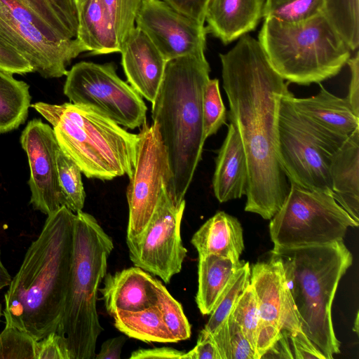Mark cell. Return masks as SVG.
Wrapping results in <instances>:
<instances>
[{
	"label": "cell",
	"instance_id": "obj_1",
	"mask_svg": "<svg viewBox=\"0 0 359 359\" xmlns=\"http://www.w3.org/2000/svg\"><path fill=\"white\" fill-rule=\"evenodd\" d=\"M219 56L228 117L247 161L245 210L271 219L290 190L278 154V108L289 83L273 69L258 40L249 34Z\"/></svg>",
	"mask_w": 359,
	"mask_h": 359
},
{
	"label": "cell",
	"instance_id": "obj_2",
	"mask_svg": "<svg viewBox=\"0 0 359 359\" xmlns=\"http://www.w3.org/2000/svg\"><path fill=\"white\" fill-rule=\"evenodd\" d=\"M4 294L6 325L39 341L56 332L72 276L75 213L62 206L47 215Z\"/></svg>",
	"mask_w": 359,
	"mask_h": 359
},
{
	"label": "cell",
	"instance_id": "obj_3",
	"mask_svg": "<svg viewBox=\"0 0 359 359\" xmlns=\"http://www.w3.org/2000/svg\"><path fill=\"white\" fill-rule=\"evenodd\" d=\"M210 67L205 53L168 60L151 107L172 174L167 189L177 203L184 196L202 158L205 141L203 95Z\"/></svg>",
	"mask_w": 359,
	"mask_h": 359
},
{
	"label": "cell",
	"instance_id": "obj_4",
	"mask_svg": "<svg viewBox=\"0 0 359 359\" xmlns=\"http://www.w3.org/2000/svg\"><path fill=\"white\" fill-rule=\"evenodd\" d=\"M282 264L302 330L326 359L340 352L332 306L339 283L353 257L343 241L294 248H273Z\"/></svg>",
	"mask_w": 359,
	"mask_h": 359
},
{
	"label": "cell",
	"instance_id": "obj_5",
	"mask_svg": "<svg viewBox=\"0 0 359 359\" xmlns=\"http://www.w3.org/2000/svg\"><path fill=\"white\" fill-rule=\"evenodd\" d=\"M31 107L52 126L60 148L88 178L111 180L133 174L139 135L90 106L39 102Z\"/></svg>",
	"mask_w": 359,
	"mask_h": 359
},
{
	"label": "cell",
	"instance_id": "obj_6",
	"mask_svg": "<svg viewBox=\"0 0 359 359\" xmlns=\"http://www.w3.org/2000/svg\"><path fill=\"white\" fill-rule=\"evenodd\" d=\"M112 238L91 215L75 213L72 276L56 331L69 359H93L103 330L97 311L99 286L107 273Z\"/></svg>",
	"mask_w": 359,
	"mask_h": 359
},
{
	"label": "cell",
	"instance_id": "obj_7",
	"mask_svg": "<svg viewBox=\"0 0 359 359\" xmlns=\"http://www.w3.org/2000/svg\"><path fill=\"white\" fill-rule=\"evenodd\" d=\"M258 41L273 69L302 86L337 76L352 53L323 14L297 24L266 18Z\"/></svg>",
	"mask_w": 359,
	"mask_h": 359
},
{
	"label": "cell",
	"instance_id": "obj_8",
	"mask_svg": "<svg viewBox=\"0 0 359 359\" xmlns=\"http://www.w3.org/2000/svg\"><path fill=\"white\" fill-rule=\"evenodd\" d=\"M0 37L44 78L66 76L72 60L86 52L47 0H0Z\"/></svg>",
	"mask_w": 359,
	"mask_h": 359
},
{
	"label": "cell",
	"instance_id": "obj_9",
	"mask_svg": "<svg viewBox=\"0 0 359 359\" xmlns=\"http://www.w3.org/2000/svg\"><path fill=\"white\" fill-rule=\"evenodd\" d=\"M355 222L337 202L332 193L290 183L283 205L271 219L273 248H294L343 241Z\"/></svg>",
	"mask_w": 359,
	"mask_h": 359
},
{
	"label": "cell",
	"instance_id": "obj_10",
	"mask_svg": "<svg viewBox=\"0 0 359 359\" xmlns=\"http://www.w3.org/2000/svg\"><path fill=\"white\" fill-rule=\"evenodd\" d=\"M282 95L278 118V154L289 183L332 193L330 175L332 155L341 147L312 128L296 111L287 94Z\"/></svg>",
	"mask_w": 359,
	"mask_h": 359
},
{
	"label": "cell",
	"instance_id": "obj_11",
	"mask_svg": "<svg viewBox=\"0 0 359 359\" xmlns=\"http://www.w3.org/2000/svg\"><path fill=\"white\" fill-rule=\"evenodd\" d=\"M63 92L70 102L94 107L124 128L133 130L146 121L142 97L118 76L113 62L75 64L66 74Z\"/></svg>",
	"mask_w": 359,
	"mask_h": 359
},
{
	"label": "cell",
	"instance_id": "obj_12",
	"mask_svg": "<svg viewBox=\"0 0 359 359\" xmlns=\"http://www.w3.org/2000/svg\"><path fill=\"white\" fill-rule=\"evenodd\" d=\"M185 201L176 203L164 187L156 208L145 229L126 238L130 259L135 266L169 283L187 257L180 233Z\"/></svg>",
	"mask_w": 359,
	"mask_h": 359
},
{
	"label": "cell",
	"instance_id": "obj_13",
	"mask_svg": "<svg viewBox=\"0 0 359 359\" xmlns=\"http://www.w3.org/2000/svg\"><path fill=\"white\" fill-rule=\"evenodd\" d=\"M139 135L136 161L126 191L129 209L126 238L140 234L149 223L164 187L172 178L168 154L158 125L147 121Z\"/></svg>",
	"mask_w": 359,
	"mask_h": 359
},
{
	"label": "cell",
	"instance_id": "obj_14",
	"mask_svg": "<svg viewBox=\"0 0 359 359\" xmlns=\"http://www.w3.org/2000/svg\"><path fill=\"white\" fill-rule=\"evenodd\" d=\"M250 284L257 299L259 323L255 348L260 359L283 330H302L301 322L280 260L271 255L250 268Z\"/></svg>",
	"mask_w": 359,
	"mask_h": 359
},
{
	"label": "cell",
	"instance_id": "obj_15",
	"mask_svg": "<svg viewBox=\"0 0 359 359\" xmlns=\"http://www.w3.org/2000/svg\"><path fill=\"white\" fill-rule=\"evenodd\" d=\"M135 26L148 36L166 61L205 53V25L177 11L163 0H144Z\"/></svg>",
	"mask_w": 359,
	"mask_h": 359
},
{
	"label": "cell",
	"instance_id": "obj_16",
	"mask_svg": "<svg viewBox=\"0 0 359 359\" xmlns=\"http://www.w3.org/2000/svg\"><path fill=\"white\" fill-rule=\"evenodd\" d=\"M20 143L30 168V204L48 215L65 206L56 161L59 145L53 129L41 119H32L22 130Z\"/></svg>",
	"mask_w": 359,
	"mask_h": 359
},
{
	"label": "cell",
	"instance_id": "obj_17",
	"mask_svg": "<svg viewBox=\"0 0 359 359\" xmlns=\"http://www.w3.org/2000/svg\"><path fill=\"white\" fill-rule=\"evenodd\" d=\"M316 95L298 98L290 92L287 96L296 111L319 135L340 147L359 128V116L356 115L347 99L339 97L318 83Z\"/></svg>",
	"mask_w": 359,
	"mask_h": 359
},
{
	"label": "cell",
	"instance_id": "obj_18",
	"mask_svg": "<svg viewBox=\"0 0 359 359\" xmlns=\"http://www.w3.org/2000/svg\"><path fill=\"white\" fill-rule=\"evenodd\" d=\"M128 83L144 98L154 100L168 61L136 26L120 46Z\"/></svg>",
	"mask_w": 359,
	"mask_h": 359
},
{
	"label": "cell",
	"instance_id": "obj_19",
	"mask_svg": "<svg viewBox=\"0 0 359 359\" xmlns=\"http://www.w3.org/2000/svg\"><path fill=\"white\" fill-rule=\"evenodd\" d=\"M99 288L107 313L138 311L155 306L156 279L136 266L114 273H106Z\"/></svg>",
	"mask_w": 359,
	"mask_h": 359
},
{
	"label": "cell",
	"instance_id": "obj_20",
	"mask_svg": "<svg viewBox=\"0 0 359 359\" xmlns=\"http://www.w3.org/2000/svg\"><path fill=\"white\" fill-rule=\"evenodd\" d=\"M266 0H208L205 22L210 34L227 45L255 30L262 18Z\"/></svg>",
	"mask_w": 359,
	"mask_h": 359
},
{
	"label": "cell",
	"instance_id": "obj_21",
	"mask_svg": "<svg viewBox=\"0 0 359 359\" xmlns=\"http://www.w3.org/2000/svg\"><path fill=\"white\" fill-rule=\"evenodd\" d=\"M248 182V166L239 135L230 123L215 159L212 189L220 203L242 198Z\"/></svg>",
	"mask_w": 359,
	"mask_h": 359
},
{
	"label": "cell",
	"instance_id": "obj_22",
	"mask_svg": "<svg viewBox=\"0 0 359 359\" xmlns=\"http://www.w3.org/2000/svg\"><path fill=\"white\" fill-rule=\"evenodd\" d=\"M330 175L335 200L359 223V128L332 155Z\"/></svg>",
	"mask_w": 359,
	"mask_h": 359
},
{
	"label": "cell",
	"instance_id": "obj_23",
	"mask_svg": "<svg viewBox=\"0 0 359 359\" xmlns=\"http://www.w3.org/2000/svg\"><path fill=\"white\" fill-rule=\"evenodd\" d=\"M191 243L198 256L215 255L238 262L244 250L242 226L237 218L219 211L195 232Z\"/></svg>",
	"mask_w": 359,
	"mask_h": 359
},
{
	"label": "cell",
	"instance_id": "obj_24",
	"mask_svg": "<svg viewBox=\"0 0 359 359\" xmlns=\"http://www.w3.org/2000/svg\"><path fill=\"white\" fill-rule=\"evenodd\" d=\"M76 39L90 55L119 53L120 46L102 0H85L78 6Z\"/></svg>",
	"mask_w": 359,
	"mask_h": 359
},
{
	"label": "cell",
	"instance_id": "obj_25",
	"mask_svg": "<svg viewBox=\"0 0 359 359\" xmlns=\"http://www.w3.org/2000/svg\"><path fill=\"white\" fill-rule=\"evenodd\" d=\"M244 261L215 255L198 256L197 306L203 315H210L229 282Z\"/></svg>",
	"mask_w": 359,
	"mask_h": 359
},
{
	"label": "cell",
	"instance_id": "obj_26",
	"mask_svg": "<svg viewBox=\"0 0 359 359\" xmlns=\"http://www.w3.org/2000/svg\"><path fill=\"white\" fill-rule=\"evenodd\" d=\"M113 318L115 327L128 337L145 342H177L156 305L138 311L120 312Z\"/></svg>",
	"mask_w": 359,
	"mask_h": 359
},
{
	"label": "cell",
	"instance_id": "obj_27",
	"mask_svg": "<svg viewBox=\"0 0 359 359\" xmlns=\"http://www.w3.org/2000/svg\"><path fill=\"white\" fill-rule=\"evenodd\" d=\"M29 85L0 69V133L18 128L28 115L31 95Z\"/></svg>",
	"mask_w": 359,
	"mask_h": 359
},
{
	"label": "cell",
	"instance_id": "obj_28",
	"mask_svg": "<svg viewBox=\"0 0 359 359\" xmlns=\"http://www.w3.org/2000/svg\"><path fill=\"white\" fill-rule=\"evenodd\" d=\"M323 14L351 50H358L359 0H323Z\"/></svg>",
	"mask_w": 359,
	"mask_h": 359
},
{
	"label": "cell",
	"instance_id": "obj_29",
	"mask_svg": "<svg viewBox=\"0 0 359 359\" xmlns=\"http://www.w3.org/2000/svg\"><path fill=\"white\" fill-rule=\"evenodd\" d=\"M250 283V266L244 262L234 273L217 299L204 329L215 333L226 321L239 297Z\"/></svg>",
	"mask_w": 359,
	"mask_h": 359
},
{
	"label": "cell",
	"instance_id": "obj_30",
	"mask_svg": "<svg viewBox=\"0 0 359 359\" xmlns=\"http://www.w3.org/2000/svg\"><path fill=\"white\" fill-rule=\"evenodd\" d=\"M56 161L65 206L74 213L81 211L84 206L86 193L81 169L60 147L57 151Z\"/></svg>",
	"mask_w": 359,
	"mask_h": 359
},
{
	"label": "cell",
	"instance_id": "obj_31",
	"mask_svg": "<svg viewBox=\"0 0 359 359\" xmlns=\"http://www.w3.org/2000/svg\"><path fill=\"white\" fill-rule=\"evenodd\" d=\"M323 0H266L264 18L297 24L323 14Z\"/></svg>",
	"mask_w": 359,
	"mask_h": 359
},
{
	"label": "cell",
	"instance_id": "obj_32",
	"mask_svg": "<svg viewBox=\"0 0 359 359\" xmlns=\"http://www.w3.org/2000/svg\"><path fill=\"white\" fill-rule=\"evenodd\" d=\"M212 334L222 359H256L251 344L231 314Z\"/></svg>",
	"mask_w": 359,
	"mask_h": 359
},
{
	"label": "cell",
	"instance_id": "obj_33",
	"mask_svg": "<svg viewBox=\"0 0 359 359\" xmlns=\"http://www.w3.org/2000/svg\"><path fill=\"white\" fill-rule=\"evenodd\" d=\"M156 306L160 310L163 322L177 341L191 337V325L181 304L169 293L161 281L156 279Z\"/></svg>",
	"mask_w": 359,
	"mask_h": 359
},
{
	"label": "cell",
	"instance_id": "obj_34",
	"mask_svg": "<svg viewBox=\"0 0 359 359\" xmlns=\"http://www.w3.org/2000/svg\"><path fill=\"white\" fill-rule=\"evenodd\" d=\"M230 314L241 328L255 353L259 312L257 296L250 283L238 299Z\"/></svg>",
	"mask_w": 359,
	"mask_h": 359
},
{
	"label": "cell",
	"instance_id": "obj_35",
	"mask_svg": "<svg viewBox=\"0 0 359 359\" xmlns=\"http://www.w3.org/2000/svg\"><path fill=\"white\" fill-rule=\"evenodd\" d=\"M226 110L217 79H209L203 95V121L205 139L215 135L226 123Z\"/></svg>",
	"mask_w": 359,
	"mask_h": 359
},
{
	"label": "cell",
	"instance_id": "obj_36",
	"mask_svg": "<svg viewBox=\"0 0 359 359\" xmlns=\"http://www.w3.org/2000/svg\"><path fill=\"white\" fill-rule=\"evenodd\" d=\"M144 0H102L119 46L135 27Z\"/></svg>",
	"mask_w": 359,
	"mask_h": 359
},
{
	"label": "cell",
	"instance_id": "obj_37",
	"mask_svg": "<svg viewBox=\"0 0 359 359\" xmlns=\"http://www.w3.org/2000/svg\"><path fill=\"white\" fill-rule=\"evenodd\" d=\"M36 345L27 332L6 325L0 333V359H36Z\"/></svg>",
	"mask_w": 359,
	"mask_h": 359
},
{
	"label": "cell",
	"instance_id": "obj_38",
	"mask_svg": "<svg viewBox=\"0 0 359 359\" xmlns=\"http://www.w3.org/2000/svg\"><path fill=\"white\" fill-rule=\"evenodd\" d=\"M0 69L12 74H25L34 72L29 61L1 37H0Z\"/></svg>",
	"mask_w": 359,
	"mask_h": 359
},
{
	"label": "cell",
	"instance_id": "obj_39",
	"mask_svg": "<svg viewBox=\"0 0 359 359\" xmlns=\"http://www.w3.org/2000/svg\"><path fill=\"white\" fill-rule=\"evenodd\" d=\"M289 350L291 358L296 359H326L324 354L307 337L302 330L287 331Z\"/></svg>",
	"mask_w": 359,
	"mask_h": 359
},
{
	"label": "cell",
	"instance_id": "obj_40",
	"mask_svg": "<svg viewBox=\"0 0 359 359\" xmlns=\"http://www.w3.org/2000/svg\"><path fill=\"white\" fill-rule=\"evenodd\" d=\"M73 38H76L79 14L76 0H47Z\"/></svg>",
	"mask_w": 359,
	"mask_h": 359
},
{
	"label": "cell",
	"instance_id": "obj_41",
	"mask_svg": "<svg viewBox=\"0 0 359 359\" xmlns=\"http://www.w3.org/2000/svg\"><path fill=\"white\" fill-rule=\"evenodd\" d=\"M184 359H222L212 334L203 328L196 346L185 353Z\"/></svg>",
	"mask_w": 359,
	"mask_h": 359
},
{
	"label": "cell",
	"instance_id": "obj_42",
	"mask_svg": "<svg viewBox=\"0 0 359 359\" xmlns=\"http://www.w3.org/2000/svg\"><path fill=\"white\" fill-rule=\"evenodd\" d=\"M36 359H69L56 332L37 341Z\"/></svg>",
	"mask_w": 359,
	"mask_h": 359
},
{
	"label": "cell",
	"instance_id": "obj_43",
	"mask_svg": "<svg viewBox=\"0 0 359 359\" xmlns=\"http://www.w3.org/2000/svg\"><path fill=\"white\" fill-rule=\"evenodd\" d=\"M177 11L205 25L208 0H163Z\"/></svg>",
	"mask_w": 359,
	"mask_h": 359
},
{
	"label": "cell",
	"instance_id": "obj_44",
	"mask_svg": "<svg viewBox=\"0 0 359 359\" xmlns=\"http://www.w3.org/2000/svg\"><path fill=\"white\" fill-rule=\"evenodd\" d=\"M351 72L348 95L346 97L355 114L359 116V54L356 50L347 62Z\"/></svg>",
	"mask_w": 359,
	"mask_h": 359
},
{
	"label": "cell",
	"instance_id": "obj_45",
	"mask_svg": "<svg viewBox=\"0 0 359 359\" xmlns=\"http://www.w3.org/2000/svg\"><path fill=\"white\" fill-rule=\"evenodd\" d=\"M185 351L171 347L139 348L131 353L130 359H184Z\"/></svg>",
	"mask_w": 359,
	"mask_h": 359
},
{
	"label": "cell",
	"instance_id": "obj_46",
	"mask_svg": "<svg viewBox=\"0 0 359 359\" xmlns=\"http://www.w3.org/2000/svg\"><path fill=\"white\" fill-rule=\"evenodd\" d=\"M126 341L123 336L110 338L102 343L95 359H120L122 348Z\"/></svg>",
	"mask_w": 359,
	"mask_h": 359
},
{
	"label": "cell",
	"instance_id": "obj_47",
	"mask_svg": "<svg viewBox=\"0 0 359 359\" xmlns=\"http://www.w3.org/2000/svg\"><path fill=\"white\" fill-rule=\"evenodd\" d=\"M11 277L8 272L7 269L3 264V262L1 259V252H0V290L4 288L6 286H8L11 281Z\"/></svg>",
	"mask_w": 359,
	"mask_h": 359
},
{
	"label": "cell",
	"instance_id": "obj_48",
	"mask_svg": "<svg viewBox=\"0 0 359 359\" xmlns=\"http://www.w3.org/2000/svg\"><path fill=\"white\" fill-rule=\"evenodd\" d=\"M353 331L355 332L357 334H358V312L357 313L355 323H354V327H353Z\"/></svg>",
	"mask_w": 359,
	"mask_h": 359
},
{
	"label": "cell",
	"instance_id": "obj_49",
	"mask_svg": "<svg viewBox=\"0 0 359 359\" xmlns=\"http://www.w3.org/2000/svg\"><path fill=\"white\" fill-rule=\"evenodd\" d=\"M85 0H76V4H77V7L81 4Z\"/></svg>",
	"mask_w": 359,
	"mask_h": 359
},
{
	"label": "cell",
	"instance_id": "obj_50",
	"mask_svg": "<svg viewBox=\"0 0 359 359\" xmlns=\"http://www.w3.org/2000/svg\"><path fill=\"white\" fill-rule=\"evenodd\" d=\"M2 315H3L2 306H1V304H0V318H1Z\"/></svg>",
	"mask_w": 359,
	"mask_h": 359
}]
</instances>
